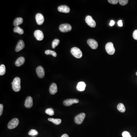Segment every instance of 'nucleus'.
I'll return each instance as SVG.
<instances>
[{
	"mask_svg": "<svg viewBox=\"0 0 137 137\" xmlns=\"http://www.w3.org/2000/svg\"><path fill=\"white\" fill-rule=\"evenodd\" d=\"M13 90L15 92H18L21 90V79L19 77H15L11 83Z\"/></svg>",
	"mask_w": 137,
	"mask_h": 137,
	"instance_id": "1",
	"label": "nucleus"
},
{
	"mask_svg": "<svg viewBox=\"0 0 137 137\" xmlns=\"http://www.w3.org/2000/svg\"><path fill=\"white\" fill-rule=\"evenodd\" d=\"M70 51L72 55L76 58H80L82 57V52L79 48L77 47H73L71 49Z\"/></svg>",
	"mask_w": 137,
	"mask_h": 137,
	"instance_id": "2",
	"label": "nucleus"
},
{
	"mask_svg": "<svg viewBox=\"0 0 137 137\" xmlns=\"http://www.w3.org/2000/svg\"><path fill=\"white\" fill-rule=\"evenodd\" d=\"M105 48L107 52L109 55H112L115 53V48L114 46V44L112 42H109L106 44Z\"/></svg>",
	"mask_w": 137,
	"mask_h": 137,
	"instance_id": "3",
	"label": "nucleus"
},
{
	"mask_svg": "<svg viewBox=\"0 0 137 137\" xmlns=\"http://www.w3.org/2000/svg\"><path fill=\"white\" fill-rule=\"evenodd\" d=\"M86 115L85 113H81L75 116L74 121L77 125H80L83 123L85 117Z\"/></svg>",
	"mask_w": 137,
	"mask_h": 137,
	"instance_id": "4",
	"label": "nucleus"
},
{
	"mask_svg": "<svg viewBox=\"0 0 137 137\" xmlns=\"http://www.w3.org/2000/svg\"><path fill=\"white\" fill-rule=\"evenodd\" d=\"M72 29L71 25L68 24H62L59 26V29L62 33H67L70 31Z\"/></svg>",
	"mask_w": 137,
	"mask_h": 137,
	"instance_id": "5",
	"label": "nucleus"
},
{
	"mask_svg": "<svg viewBox=\"0 0 137 137\" xmlns=\"http://www.w3.org/2000/svg\"><path fill=\"white\" fill-rule=\"evenodd\" d=\"M19 120L17 118H13L9 122L8 128L9 129H13L16 128L19 124Z\"/></svg>",
	"mask_w": 137,
	"mask_h": 137,
	"instance_id": "6",
	"label": "nucleus"
},
{
	"mask_svg": "<svg viewBox=\"0 0 137 137\" xmlns=\"http://www.w3.org/2000/svg\"><path fill=\"white\" fill-rule=\"evenodd\" d=\"M79 103V100L76 99H69L64 101L63 104L66 106H69L74 104H77Z\"/></svg>",
	"mask_w": 137,
	"mask_h": 137,
	"instance_id": "7",
	"label": "nucleus"
},
{
	"mask_svg": "<svg viewBox=\"0 0 137 137\" xmlns=\"http://www.w3.org/2000/svg\"><path fill=\"white\" fill-rule=\"evenodd\" d=\"M85 22L88 25L90 26V27H96V22L90 16H87L86 17Z\"/></svg>",
	"mask_w": 137,
	"mask_h": 137,
	"instance_id": "8",
	"label": "nucleus"
},
{
	"mask_svg": "<svg viewBox=\"0 0 137 137\" xmlns=\"http://www.w3.org/2000/svg\"><path fill=\"white\" fill-rule=\"evenodd\" d=\"M87 43L92 49H97L98 46V42L93 39H89L87 40Z\"/></svg>",
	"mask_w": 137,
	"mask_h": 137,
	"instance_id": "9",
	"label": "nucleus"
},
{
	"mask_svg": "<svg viewBox=\"0 0 137 137\" xmlns=\"http://www.w3.org/2000/svg\"><path fill=\"white\" fill-rule=\"evenodd\" d=\"M34 35L37 40L39 41H41L44 39V34L40 30H37L35 31L34 32Z\"/></svg>",
	"mask_w": 137,
	"mask_h": 137,
	"instance_id": "10",
	"label": "nucleus"
},
{
	"mask_svg": "<svg viewBox=\"0 0 137 137\" xmlns=\"http://www.w3.org/2000/svg\"><path fill=\"white\" fill-rule=\"evenodd\" d=\"M36 22L39 25H42L44 22V16L41 13H37L35 16Z\"/></svg>",
	"mask_w": 137,
	"mask_h": 137,
	"instance_id": "11",
	"label": "nucleus"
},
{
	"mask_svg": "<svg viewBox=\"0 0 137 137\" xmlns=\"http://www.w3.org/2000/svg\"><path fill=\"white\" fill-rule=\"evenodd\" d=\"M37 75L40 78H42L45 75V70L44 68L41 66H39L36 70Z\"/></svg>",
	"mask_w": 137,
	"mask_h": 137,
	"instance_id": "12",
	"label": "nucleus"
},
{
	"mask_svg": "<svg viewBox=\"0 0 137 137\" xmlns=\"http://www.w3.org/2000/svg\"><path fill=\"white\" fill-rule=\"evenodd\" d=\"M58 11L62 13H68L70 11L69 7L67 5H61L59 6L57 8Z\"/></svg>",
	"mask_w": 137,
	"mask_h": 137,
	"instance_id": "13",
	"label": "nucleus"
},
{
	"mask_svg": "<svg viewBox=\"0 0 137 137\" xmlns=\"http://www.w3.org/2000/svg\"><path fill=\"white\" fill-rule=\"evenodd\" d=\"M25 107L27 108H30L33 105V99L31 96H28L26 99L24 104Z\"/></svg>",
	"mask_w": 137,
	"mask_h": 137,
	"instance_id": "14",
	"label": "nucleus"
},
{
	"mask_svg": "<svg viewBox=\"0 0 137 137\" xmlns=\"http://www.w3.org/2000/svg\"><path fill=\"white\" fill-rule=\"evenodd\" d=\"M49 91L51 94H55L57 92V84L55 83H53L50 86Z\"/></svg>",
	"mask_w": 137,
	"mask_h": 137,
	"instance_id": "15",
	"label": "nucleus"
},
{
	"mask_svg": "<svg viewBox=\"0 0 137 137\" xmlns=\"http://www.w3.org/2000/svg\"><path fill=\"white\" fill-rule=\"evenodd\" d=\"M25 46V44L24 41L22 40H20L18 42L16 47L15 50L16 52H18L22 50L24 48Z\"/></svg>",
	"mask_w": 137,
	"mask_h": 137,
	"instance_id": "16",
	"label": "nucleus"
},
{
	"mask_svg": "<svg viewBox=\"0 0 137 137\" xmlns=\"http://www.w3.org/2000/svg\"><path fill=\"white\" fill-rule=\"evenodd\" d=\"M25 62V58L23 57H20L16 60L15 64L17 67L22 66Z\"/></svg>",
	"mask_w": 137,
	"mask_h": 137,
	"instance_id": "17",
	"label": "nucleus"
},
{
	"mask_svg": "<svg viewBox=\"0 0 137 137\" xmlns=\"http://www.w3.org/2000/svg\"><path fill=\"white\" fill-rule=\"evenodd\" d=\"M86 86V85L85 82L81 81V82H79L78 83L77 88V90H79V91H83L85 90Z\"/></svg>",
	"mask_w": 137,
	"mask_h": 137,
	"instance_id": "18",
	"label": "nucleus"
},
{
	"mask_svg": "<svg viewBox=\"0 0 137 137\" xmlns=\"http://www.w3.org/2000/svg\"><path fill=\"white\" fill-rule=\"evenodd\" d=\"M23 20L22 18H17L15 19L13 22L14 26H17L18 25L21 24L23 23Z\"/></svg>",
	"mask_w": 137,
	"mask_h": 137,
	"instance_id": "19",
	"label": "nucleus"
},
{
	"mask_svg": "<svg viewBox=\"0 0 137 137\" xmlns=\"http://www.w3.org/2000/svg\"><path fill=\"white\" fill-rule=\"evenodd\" d=\"M48 120L50 122H52L56 125H60L61 123V120L59 119V118L55 119V118H48Z\"/></svg>",
	"mask_w": 137,
	"mask_h": 137,
	"instance_id": "20",
	"label": "nucleus"
},
{
	"mask_svg": "<svg viewBox=\"0 0 137 137\" xmlns=\"http://www.w3.org/2000/svg\"><path fill=\"white\" fill-rule=\"evenodd\" d=\"M117 108L119 112L122 113H124L126 111L125 106L122 103H120L118 104L117 107Z\"/></svg>",
	"mask_w": 137,
	"mask_h": 137,
	"instance_id": "21",
	"label": "nucleus"
},
{
	"mask_svg": "<svg viewBox=\"0 0 137 137\" xmlns=\"http://www.w3.org/2000/svg\"><path fill=\"white\" fill-rule=\"evenodd\" d=\"M14 32L15 33H18L21 35L24 33V31L21 28L18 26H16L13 29Z\"/></svg>",
	"mask_w": 137,
	"mask_h": 137,
	"instance_id": "22",
	"label": "nucleus"
},
{
	"mask_svg": "<svg viewBox=\"0 0 137 137\" xmlns=\"http://www.w3.org/2000/svg\"><path fill=\"white\" fill-rule=\"evenodd\" d=\"M45 53L46 55H51L55 57H56L57 56V53L54 51L51 50H46L45 51Z\"/></svg>",
	"mask_w": 137,
	"mask_h": 137,
	"instance_id": "23",
	"label": "nucleus"
},
{
	"mask_svg": "<svg viewBox=\"0 0 137 137\" xmlns=\"http://www.w3.org/2000/svg\"><path fill=\"white\" fill-rule=\"evenodd\" d=\"M5 66L4 65L2 64L0 66V75H3L5 73Z\"/></svg>",
	"mask_w": 137,
	"mask_h": 137,
	"instance_id": "24",
	"label": "nucleus"
},
{
	"mask_svg": "<svg viewBox=\"0 0 137 137\" xmlns=\"http://www.w3.org/2000/svg\"><path fill=\"white\" fill-rule=\"evenodd\" d=\"M59 42H60V41L58 39H55L53 41L52 44V46L53 48H55L57 46H58Z\"/></svg>",
	"mask_w": 137,
	"mask_h": 137,
	"instance_id": "25",
	"label": "nucleus"
},
{
	"mask_svg": "<svg viewBox=\"0 0 137 137\" xmlns=\"http://www.w3.org/2000/svg\"><path fill=\"white\" fill-rule=\"evenodd\" d=\"M46 114L50 116H52L54 115V111L51 108H48V109H46Z\"/></svg>",
	"mask_w": 137,
	"mask_h": 137,
	"instance_id": "26",
	"label": "nucleus"
},
{
	"mask_svg": "<svg viewBox=\"0 0 137 137\" xmlns=\"http://www.w3.org/2000/svg\"><path fill=\"white\" fill-rule=\"evenodd\" d=\"M28 134L29 135L34 136L38 135V132H37V130H35V129H32L30 130V131L29 132Z\"/></svg>",
	"mask_w": 137,
	"mask_h": 137,
	"instance_id": "27",
	"label": "nucleus"
},
{
	"mask_svg": "<svg viewBox=\"0 0 137 137\" xmlns=\"http://www.w3.org/2000/svg\"><path fill=\"white\" fill-rule=\"evenodd\" d=\"M119 2L121 5L124 6L126 5L128 2V0H119Z\"/></svg>",
	"mask_w": 137,
	"mask_h": 137,
	"instance_id": "28",
	"label": "nucleus"
},
{
	"mask_svg": "<svg viewBox=\"0 0 137 137\" xmlns=\"http://www.w3.org/2000/svg\"><path fill=\"white\" fill-rule=\"evenodd\" d=\"M122 136L123 137H131L130 134L128 131H124L122 133Z\"/></svg>",
	"mask_w": 137,
	"mask_h": 137,
	"instance_id": "29",
	"label": "nucleus"
},
{
	"mask_svg": "<svg viewBox=\"0 0 137 137\" xmlns=\"http://www.w3.org/2000/svg\"><path fill=\"white\" fill-rule=\"evenodd\" d=\"M108 1L110 3L114 5L116 4L119 2V0H109Z\"/></svg>",
	"mask_w": 137,
	"mask_h": 137,
	"instance_id": "30",
	"label": "nucleus"
},
{
	"mask_svg": "<svg viewBox=\"0 0 137 137\" xmlns=\"http://www.w3.org/2000/svg\"><path fill=\"white\" fill-rule=\"evenodd\" d=\"M133 37L136 40H137V30H135L134 31L133 34Z\"/></svg>",
	"mask_w": 137,
	"mask_h": 137,
	"instance_id": "31",
	"label": "nucleus"
},
{
	"mask_svg": "<svg viewBox=\"0 0 137 137\" xmlns=\"http://www.w3.org/2000/svg\"><path fill=\"white\" fill-rule=\"evenodd\" d=\"M3 106L2 104H0V116L2 115L3 111Z\"/></svg>",
	"mask_w": 137,
	"mask_h": 137,
	"instance_id": "32",
	"label": "nucleus"
},
{
	"mask_svg": "<svg viewBox=\"0 0 137 137\" xmlns=\"http://www.w3.org/2000/svg\"><path fill=\"white\" fill-rule=\"evenodd\" d=\"M118 26L120 27H122L123 26V23L122 22V20H120L118 21Z\"/></svg>",
	"mask_w": 137,
	"mask_h": 137,
	"instance_id": "33",
	"label": "nucleus"
},
{
	"mask_svg": "<svg viewBox=\"0 0 137 137\" xmlns=\"http://www.w3.org/2000/svg\"><path fill=\"white\" fill-rule=\"evenodd\" d=\"M115 23V22H114V21L111 20L109 24L110 26H114V25Z\"/></svg>",
	"mask_w": 137,
	"mask_h": 137,
	"instance_id": "34",
	"label": "nucleus"
},
{
	"mask_svg": "<svg viewBox=\"0 0 137 137\" xmlns=\"http://www.w3.org/2000/svg\"><path fill=\"white\" fill-rule=\"evenodd\" d=\"M61 137H68V135L67 134H64Z\"/></svg>",
	"mask_w": 137,
	"mask_h": 137,
	"instance_id": "35",
	"label": "nucleus"
},
{
	"mask_svg": "<svg viewBox=\"0 0 137 137\" xmlns=\"http://www.w3.org/2000/svg\"><path fill=\"white\" fill-rule=\"evenodd\" d=\"M136 75H137V72H136Z\"/></svg>",
	"mask_w": 137,
	"mask_h": 137,
	"instance_id": "36",
	"label": "nucleus"
},
{
	"mask_svg": "<svg viewBox=\"0 0 137 137\" xmlns=\"http://www.w3.org/2000/svg\"></svg>",
	"mask_w": 137,
	"mask_h": 137,
	"instance_id": "37",
	"label": "nucleus"
}]
</instances>
